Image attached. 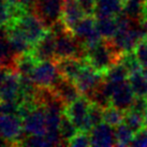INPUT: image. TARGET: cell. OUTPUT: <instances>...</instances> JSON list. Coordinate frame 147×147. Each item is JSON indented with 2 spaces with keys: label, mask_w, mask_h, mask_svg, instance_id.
Wrapping results in <instances>:
<instances>
[{
  "label": "cell",
  "mask_w": 147,
  "mask_h": 147,
  "mask_svg": "<svg viewBox=\"0 0 147 147\" xmlns=\"http://www.w3.org/2000/svg\"><path fill=\"white\" fill-rule=\"evenodd\" d=\"M120 56L121 54L117 52L110 40L104 39L87 49L85 59L94 70L104 74L111 67L119 62Z\"/></svg>",
  "instance_id": "1"
},
{
  "label": "cell",
  "mask_w": 147,
  "mask_h": 147,
  "mask_svg": "<svg viewBox=\"0 0 147 147\" xmlns=\"http://www.w3.org/2000/svg\"><path fill=\"white\" fill-rule=\"evenodd\" d=\"M101 87L104 92L109 96L111 105L123 112L130 110L135 99V94L128 80L123 82H110L104 80L101 84Z\"/></svg>",
  "instance_id": "2"
},
{
  "label": "cell",
  "mask_w": 147,
  "mask_h": 147,
  "mask_svg": "<svg viewBox=\"0 0 147 147\" xmlns=\"http://www.w3.org/2000/svg\"><path fill=\"white\" fill-rule=\"evenodd\" d=\"M56 36V51H55V60L62 58H86L87 49L85 46L75 38L73 32L67 29Z\"/></svg>",
  "instance_id": "3"
},
{
  "label": "cell",
  "mask_w": 147,
  "mask_h": 147,
  "mask_svg": "<svg viewBox=\"0 0 147 147\" xmlns=\"http://www.w3.org/2000/svg\"><path fill=\"white\" fill-rule=\"evenodd\" d=\"M8 25L16 26L33 46L49 30V28L43 24V22L33 12L25 13L16 21L11 22Z\"/></svg>",
  "instance_id": "4"
},
{
  "label": "cell",
  "mask_w": 147,
  "mask_h": 147,
  "mask_svg": "<svg viewBox=\"0 0 147 147\" xmlns=\"http://www.w3.org/2000/svg\"><path fill=\"white\" fill-rule=\"evenodd\" d=\"M91 104V101L86 96H80L76 100L65 106V114L69 117L72 123L76 126L78 131L90 132L89 123H88V112Z\"/></svg>",
  "instance_id": "5"
},
{
  "label": "cell",
  "mask_w": 147,
  "mask_h": 147,
  "mask_svg": "<svg viewBox=\"0 0 147 147\" xmlns=\"http://www.w3.org/2000/svg\"><path fill=\"white\" fill-rule=\"evenodd\" d=\"M63 2L65 0H36L33 13L49 29L61 20Z\"/></svg>",
  "instance_id": "6"
},
{
  "label": "cell",
  "mask_w": 147,
  "mask_h": 147,
  "mask_svg": "<svg viewBox=\"0 0 147 147\" xmlns=\"http://www.w3.org/2000/svg\"><path fill=\"white\" fill-rule=\"evenodd\" d=\"M31 80L38 87L52 88L58 78H60L59 71L55 60H42L39 61L30 75Z\"/></svg>",
  "instance_id": "7"
},
{
  "label": "cell",
  "mask_w": 147,
  "mask_h": 147,
  "mask_svg": "<svg viewBox=\"0 0 147 147\" xmlns=\"http://www.w3.org/2000/svg\"><path fill=\"white\" fill-rule=\"evenodd\" d=\"M0 134L8 141L9 145H21L25 138L23 118L16 114L2 115L0 120Z\"/></svg>",
  "instance_id": "8"
},
{
  "label": "cell",
  "mask_w": 147,
  "mask_h": 147,
  "mask_svg": "<svg viewBox=\"0 0 147 147\" xmlns=\"http://www.w3.org/2000/svg\"><path fill=\"white\" fill-rule=\"evenodd\" d=\"M72 32L78 41L85 46L86 49L98 44L103 39L96 27V18L94 16L84 17L74 27Z\"/></svg>",
  "instance_id": "9"
},
{
  "label": "cell",
  "mask_w": 147,
  "mask_h": 147,
  "mask_svg": "<svg viewBox=\"0 0 147 147\" xmlns=\"http://www.w3.org/2000/svg\"><path fill=\"white\" fill-rule=\"evenodd\" d=\"M104 81V74L94 70L91 65H87L80 72L78 78L74 80V83L78 88L81 94L86 96L87 98L94 92L102 82Z\"/></svg>",
  "instance_id": "10"
},
{
  "label": "cell",
  "mask_w": 147,
  "mask_h": 147,
  "mask_svg": "<svg viewBox=\"0 0 147 147\" xmlns=\"http://www.w3.org/2000/svg\"><path fill=\"white\" fill-rule=\"evenodd\" d=\"M23 128L25 134L44 135L46 128V114L44 106L40 104L23 118Z\"/></svg>",
  "instance_id": "11"
},
{
  "label": "cell",
  "mask_w": 147,
  "mask_h": 147,
  "mask_svg": "<svg viewBox=\"0 0 147 147\" xmlns=\"http://www.w3.org/2000/svg\"><path fill=\"white\" fill-rule=\"evenodd\" d=\"M56 51V36L49 29L43 37L33 46L32 52L39 61L42 60H55Z\"/></svg>",
  "instance_id": "12"
},
{
  "label": "cell",
  "mask_w": 147,
  "mask_h": 147,
  "mask_svg": "<svg viewBox=\"0 0 147 147\" xmlns=\"http://www.w3.org/2000/svg\"><path fill=\"white\" fill-rule=\"evenodd\" d=\"M91 146L98 147H110L116 146L115 130L112 126L102 121L94 126L89 132Z\"/></svg>",
  "instance_id": "13"
},
{
  "label": "cell",
  "mask_w": 147,
  "mask_h": 147,
  "mask_svg": "<svg viewBox=\"0 0 147 147\" xmlns=\"http://www.w3.org/2000/svg\"><path fill=\"white\" fill-rule=\"evenodd\" d=\"M56 65H57V69L59 71V74L62 78L73 81L78 78L80 72L82 71L86 65H88V62L86 59L83 58H62V59H58L55 60Z\"/></svg>",
  "instance_id": "14"
},
{
  "label": "cell",
  "mask_w": 147,
  "mask_h": 147,
  "mask_svg": "<svg viewBox=\"0 0 147 147\" xmlns=\"http://www.w3.org/2000/svg\"><path fill=\"white\" fill-rule=\"evenodd\" d=\"M21 97V75L13 69L5 78L0 91L1 101H15L18 103Z\"/></svg>",
  "instance_id": "15"
},
{
  "label": "cell",
  "mask_w": 147,
  "mask_h": 147,
  "mask_svg": "<svg viewBox=\"0 0 147 147\" xmlns=\"http://www.w3.org/2000/svg\"><path fill=\"white\" fill-rule=\"evenodd\" d=\"M7 36L12 47V51L15 55H21L24 53L31 52L33 45L28 41V39L22 33V31L14 25H7Z\"/></svg>",
  "instance_id": "16"
},
{
  "label": "cell",
  "mask_w": 147,
  "mask_h": 147,
  "mask_svg": "<svg viewBox=\"0 0 147 147\" xmlns=\"http://www.w3.org/2000/svg\"><path fill=\"white\" fill-rule=\"evenodd\" d=\"M52 89L65 102V105L73 102L74 100H76L81 96V92L75 85V83L73 81L62 78L61 75L58 78L56 84L52 87Z\"/></svg>",
  "instance_id": "17"
},
{
  "label": "cell",
  "mask_w": 147,
  "mask_h": 147,
  "mask_svg": "<svg viewBox=\"0 0 147 147\" xmlns=\"http://www.w3.org/2000/svg\"><path fill=\"white\" fill-rule=\"evenodd\" d=\"M85 17L82 8L80 7L78 0H65L62 10L61 21L65 23L67 28L71 31L76 25Z\"/></svg>",
  "instance_id": "18"
},
{
  "label": "cell",
  "mask_w": 147,
  "mask_h": 147,
  "mask_svg": "<svg viewBox=\"0 0 147 147\" xmlns=\"http://www.w3.org/2000/svg\"><path fill=\"white\" fill-rule=\"evenodd\" d=\"M38 62H39V60L36 58L32 52L24 53L21 54V55H17L15 57L13 69L21 75L30 76Z\"/></svg>",
  "instance_id": "19"
},
{
  "label": "cell",
  "mask_w": 147,
  "mask_h": 147,
  "mask_svg": "<svg viewBox=\"0 0 147 147\" xmlns=\"http://www.w3.org/2000/svg\"><path fill=\"white\" fill-rule=\"evenodd\" d=\"M96 17L117 16L123 10V0H96Z\"/></svg>",
  "instance_id": "20"
},
{
  "label": "cell",
  "mask_w": 147,
  "mask_h": 147,
  "mask_svg": "<svg viewBox=\"0 0 147 147\" xmlns=\"http://www.w3.org/2000/svg\"><path fill=\"white\" fill-rule=\"evenodd\" d=\"M96 27L103 39H112L118 30V23L116 16L96 17Z\"/></svg>",
  "instance_id": "21"
},
{
  "label": "cell",
  "mask_w": 147,
  "mask_h": 147,
  "mask_svg": "<svg viewBox=\"0 0 147 147\" xmlns=\"http://www.w3.org/2000/svg\"><path fill=\"white\" fill-rule=\"evenodd\" d=\"M128 81L130 83L131 88L135 96L138 97H147V78L142 70L133 72L129 75Z\"/></svg>",
  "instance_id": "22"
},
{
  "label": "cell",
  "mask_w": 147,
  "mask_h": 147,
  "mask_svg": "<svg viewBox=\"0 0 147 147\" xmlns=\"http://www.w3.org/2000/svg\"><path fill=\"white\" fill-rule=\"evenodd\" d=\"M146 0H127L123 3V13L133 21L142 22L144 16V7Z\"/></svg>",
  "instance_id": "23"
},
{
  "label": "cell",
  "mask_w": 147,
  "mask_h": 147,
  "mask_svg": "<svg viewBox=\"0 0 147 147\" xmlns=\"http://www.w3.org/2000/svg\"><path fill=\"white\" fill-rule=\"evenodd\" d=\"M134 132L131 130L125 123L115 127V138H116V146H128L131 145L133 141Z\"/></svg>",
  "instance_id": "24"
},
{
  "label": "cell",
  "mask_w": 147,
  "mask_h": 147,
  "mask_svg": "<svg viewBox=\"0 0 147 147\" xmlns=\"http://www.w3.org/2000/svg\"><path fill=\"white\" fill-rule=\"evenodd\" d=\"M125 112L113 105L106 106L103 109V121L112 127H116L123 123Z\"/></svg>",
  "instance_id": "25"
},
{
  "label": "cell",
  "mask_w": 147,
  "mask_h": 147,
  "mask_svg": "<svg viewBox=\"0 0 147 147\" xmlns=\"http://www.w3.org/2000/svg\"><path fill=\"white\" fill-rule=\"evenodd\" d=\"M78 132V129L76 128V126L72 123V120L67 116L65 114H63L60 123V127H59V133L62 139L63 145H68L69 141L74 135Z\"/></svg>",
  "instance_id": "26"
},
{
  "label": "cell",
  "mask_w": 147,
  "mask_h": 147,
  "mask_svg": "<svg viewBox=\"0 0 147 147\" xmlns=\"http://www.w3.org/2000/svg\"><path fill=\"white\" fill-rule=\"evenodd\" d=\"M123 123L135 133L145 127V116L132 110H128L125 112Z\"/></svg>",
  "instance_id": "27"
},
{
  "label": "cell",
  "mask_w": 147,
  "mask_h": 147,
  "mask_svg": "<svg viewBox=\"0 0 147 147\" xmlns=\"http://www.w3.org/2000/svg\"><path fill=\"white\" fill-rule=\"evenodd\" d=\"M129 75L130 74L128 72V70L123 67V65H121L120 62H117L104 73V80L110 82H123L128 80Z\"/></svg>",
  "instance_id": "28"
},
{
  "label": "cell",
  "mask_w": 147,
  "mask_h": 147,
  "mask_svg": "<svg viewBox=\"0 0 147 147\" xmlns=\"http://www.w3.org/2000/svg\"><path fill=\"white\" fill-rule=\"evenodd\" d=\"M119 62H120L121 65H123V67L128 70L129 74L142 70V65L140 63L139 59L136 57V54H135L134 51L126 52V53L121 54V56L119 58Z\"/></svg>",
  "instance_id": "29"
},
{
  "label": "cell",
  "mask_w": 147,
  "mask_h": 147,
  "mask_svg": "<svg viewBox=\"0 0 147 147\" xmlns=\"http://www.w3.org/2000/svg\"><path fill=\"white\" fill-rule=\"evenodd\" d=\"M103 121V107L96 103L91 102L88 112V123L90 128L92 129L94 126H97L99 123Z\"/></svg>",
  "instance_id": "30"
},
{
  "label": "cell",
  "mask_w": 147,
  "mask_h": 147,
  "mask_svg": "<svg viewBox=\"0 0 147 147\" xmlns=\"http://www.w3.org/2000/svg\"><path fill=\"white\" fill-rule=\"evenodd\" d=\"M21 145L30 147H42V146H51L49 139L44 135H28L26 134Z\"/></svg>",
  "instance_id": "31"
},
{
  "label": "cell",
  "mask_w": 147,
  "mask_h": 147,
  "mask_svg": "<svg viewBox=\"0 0 147 147\" xmlns=\"http://www.w3.org/2000/svg\"><path fill=\"white\" fill-rule=\"evenodd\" d=\"M68 146H73V147L91 146L89 132H86V131H78V133L69 141Z\"/></svg>",
  "instance_id": "32"
},
{
  "label": "cell",
  "mask_w": 147,
  "mask_h": 147,
  "mask_svg": "<svg viewBox=\"0 0 147 147\" xmlns=\"http://www.w3.org/2000/svg\"><path fill=\"white\" fill-rule=\"evenodd\" d=\"M136 57L144 70H147V43L142 41L134 49Z\"/></svg>",
  "instance_id": "33"
},
{
  "label": "cell",
  "mask_w": 147,
  "mask_h": 147,
  "mask_svg": "<svg viewBox=\"0 0 147 147\" xmlns=\"http://www.w3.org/2000/svg\"><path fill=\"white\" fill-rule=\"evenodd\" d=\"M130 110L134 111L136 113H140L145 116L147 112V97H138L135 96V99Z\"/></svg>",
  "instance_id": "34"
},
{
  "label": "cell",
  "mask_w": 147,
  "mask_h": 147,
  "mask_svg": "<svg viewBox=\"0 0 147 147\" xmlns=\"http://www.w3.org/2000/svg\"><path fill=\"white\" fill-rule=\"evenodd\" d=\"M78 1L86 16L96 15V8H97L96 0H78Z\"/></svg>",
  "instance_id": "35"
},
{
  "label": "cell",
  "mask_w": 147,
  "mask_h": 147,
  "mask_svg": "<svg viewBox=\"0 0 147 147\" xmlns=\"http://www.w3.org/2000/svg\"><path fill=\"white\" fill-rule=\"evenodd\" d=\"M132 146L146 147L147 146V128L144 127L143 129L135 132L133 136V141L131 143Z\"/></svg>",
  "instance_id": "36"
},
{
  "label": "cell",
  "mask_w": 147,
  "mask_h": 147,
  "mask_svg": "<svg viewBox=\"0 0 147 147\" xmlns=\"http://www.w3.org/2000/svg\"><path fill=\"white\" fill-rule=\"evenodd\" d=\"M10 22V13H9L8 1L0 0V26H7Z\"/></svg>",
  "instance_id": "37"
},
{
  "label": "cell",
  "mask_w": 147,
  "mask_h": 147,
  "mask_svg": "<svg viewBox=\"0 0 147 147\" xmlns=\"http://www.w3.org/2000/svg\"><path fill=\"white\" fill-rule=\"evenodd\" d=\"M13 70V68H10V67H5V65H0V91H1V88L4 84V81L5 78H8L9 73Z\"/></svg>",
  "instance_id": "38"
},
{
  "label": "cell",
  "mask_w": 147,
  "mask_h": 147,
  "mask_svg": "<svg viewBox=\"0 0 147 147\" xmlns=\"http://www.w3.org/2000/svg\"><path fill=\"white\" fill-rule=\"evenodd\" d=\"M7 145H9L8 141L4 139L2 135L0 134V147H1V146H7Z\"/></svg>",
  "instance_id": "39"
},
{
  "label": "cell",
  "mask_w": 147,
  "mask_h": 147,
  "mask_svg": "<svg viewBox=\"0 0 147 147\" xmlns=\"http://www.w3.org/2000/svg\"><path fill=\"white\" fill-rule=\"evenodd\" d=\"M143 18H147V1L145 2V7H144V16Z\"/></svg>",
  "instance_id": "40"
},
{
  "label": "cell",
  "mask_w": 147,
  "mask_h": 147,
  "mask_svg": "<svg viewBox=\"0 0 147 147\" xmlns=\"http://www.w3.org/2000/svg\"><path fill=\"white\" fill-rule=\"evenodd\" d=\"M143 41H144V42H146V43H147V31H146V32H145V36H144Z\"/></svg>",
  "instance_id": "41"
},
{
  "label": "cell",
  "mask_w": 147,
  "mask_h": 147,
  "mask_svg": "<svg viewBox=\"0 0 147 147\" xmlns=\"http://www.w3.org/2000/svg\"><path fill=\"white\" fill-rule=\"evenodd\" d=\"M145 127L147 128V112H146V114H145Z\"/></svg>",
  "instance_id": "42"
},
{
  "label": "cell",
  "mask_w": 147,
  "mask_h": 147,
  "mask_svg": "<svg viewBox=\"0 0 147 147\" xmlns=\"http://www.w3.org/2000/svg\"><path fill=\"white\" fill-rule=\"evenodd\" d=\"M1 117H2V114H1V112H0V120H1Z\"/></svg>",
  "instance_id": "43"
},
{
  "label": "cell",
  "mask_w": 147,
  "mask_h": 147,
  "mask_svg": "<svg viewBox=\"0 0 147 147\" xmlns=\"http://www.w3.org/2000/svg\"><path fill=\"white\" fill-rule=\"evenodd\" d=\"M146 1H147V0H146Z\"/></svg>",
  "instance_id": "44"
}]
</instances>
